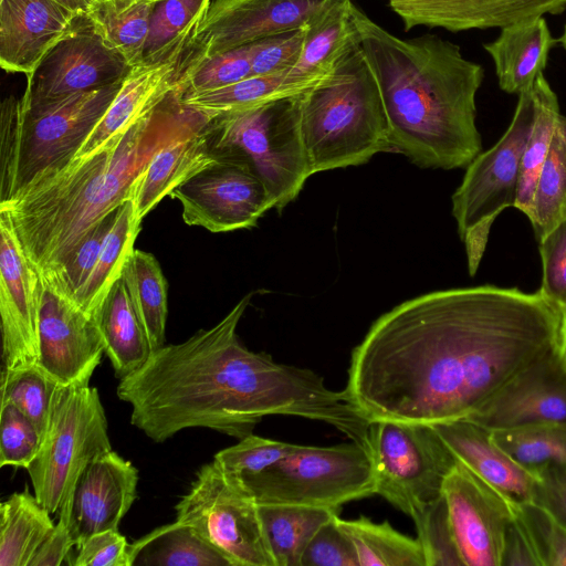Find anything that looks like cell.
<instances>
[{
	"label": "cell",
	"mask_w": 566,
	"mask_h": 566,
	"mask_svg": "<svg viewBox=\"0 0 566 566\" xmlns=\"http://www.w3.org/2000/svg\"><path fill=\"white\" fill-rule=\"evenodd\" d=\"M535 114L521 163L515 208L531 217L537 177L547 157L551 143L562 116L556 93L541 74L532 85Z\"/></svg>",
	"instance_id": "36"
},
{
	"label": "cell",
	"mask_w": 566,
	"mask_h": 566,
	"mask_svg": "<svg viewBox=\"0 0 566 566\" xmlns=\"http://www.w3.org/2000/svg\"><path fill=\"white\" fill-rule=\"evenodd\" d=\"M417 528L426 566H464L461 559L443 494L411 517Z\"/></svg>",
	"instance_id": "41"
},
{
	"label": "cell",
	"mask_w": 566,
	"mask_h": 566,
	"mask_svg": "<svg viewBox=\"0 0 566 566\" xmlns=\"http://www.w3.org/2000/svg\"><path fill=\"white\" fill-rule=\"evenodd\" d=\"M566 219V117L560 116L536 180L531 221L539 241Z\"/></svg>",
	"instance_id": "37"
},
{
	"label": "cell",
	"mask_w": 566,
	"mask_h": 566,
	"mask_svg": "<svg viewBox=\"0 0 566 566\" xmlns=\"http://www.w3.org/2000/svg\"><path fill=\"white\" fill-rule=\"evenodd\" d=\"M175 510L177 521L196 530L233 566H274L255 499L240 476L216 460L199 469Z\"/></svg>",
	"instance_id": "12"
},
{
	"label": "cell",
	"mask_w": 566,
	"mask_h": 566,
	"mask_svg": "<svg viewBox=\"0 0 566 566\" xmlns=\"http://www.w3.org/2000/svg\"><path fill=\"white\" fill-rule=\"evenodd\" d=\"M59 385L36 363L4 368L1 376V401L17 406L43 437Z\"/></svg>",
	"instance_id": "39"
},
{
	"label": "cell",
	"mask_w": 566,
	"mask_h": 566,
	"mask_svg": "<svg viewBox=\"0 0 566 566\" xmlns=\"http://www.w3.org/2000/svg\"><path fill=\"white\" fill-rule=\"evenodd\" d=\"M155 3L153 0H95L85 15L104 42L134 66L143 59Z\"/></svg>",
	"instance_id": "34"
},
{
	"label": "cell",
	"mask_w": 566,
	"mask_h": 566,
	"mask_svg": "<svg viewBox=\"0 0 566 566\" xmlns=\"http://www.w3.org/2000/svg\"><path fill=\"white\" fill-rule=\"evenodd\" d=\"M0 316L4 368L36 363L40 275L28 260L4 210H0Z\"/></svg>",
	"instance_id": "18"
},
{
	"label": "cell",
	"mask_w": 566,
	"mask_h": 566,
	"mask_svg": "<svg viewBox=\"0 0 566 566\" xmlns=\"http://www.w3.org/2000/svg\"><path fill=\"white\" fill-rule=\"evenodd\" d=\"M534 114L531 86L518 94L506 132L489 150L473 158L452 195V214L465 248L470 275L478 272L495 219L503 210L515 208L521 163Z\"/></svg>",
	"instance_id": "9"
},
{
	"label": "cell",
	"mask_w": 566,
	"mask_h": 566,
	"mask_svg": "<svg viewBox=\"0 0 566 566\" xmlns=\"http://www.w3.org/2000/svg\"><path fill=\"white\" fill-rule=\"evenodd\" d=\"M170 197L182 207V219L211 232L248 229L275 200L266 186L245 166L218 158L178 186Z\"/></svg>",
	"instance_id": "13"
},
{
	"label": "cell",
	"mask_w": 566,
	"mask_h": 566,
	"mask_svg": "<svg viewBox=\"0 0 566 566\" xmlns=\"http://www.w3.org/2000/svg\"><path fill=\"white\" fill-rule=\"evenodd\" d=\"M95 318L116 377L122 379L138 370L153 349L122 275L111 286Z\"/></svg>",
	"instance_id": "26"
},
{
	"label": "cell",
	"mask_w": 566,
	"mask_h": 566,
	"mask_svg": "<svg viewBox=\"0 0 566 566\" xmlns=\"http://www.w3.org/2000/svg\"><path fill=\"white\" fill-rule=\"evenodd\" d=\"M405 31L415 27L451 32L504 28L513 23L560 14L566 0H388Z\"/></svg>",
	"instance_id": "22"
},
{
	"label": "cell",
	"mask_w": 566,
	"mask_h": 566,
	"mask_svg": "<svg viewBox=\"0 0 566 566\" xmlns=\"http://www.w3.org/2000/svg\"><path fill=\"white\" fill-rule=\"evenodd\" d=\"M286 83L285 71L276 74L253 75L234 84L199 93H186L185 104L212 116L247 109L268 101L298 94Z\"/></svg>",
	"instance_id": "38"
},
{
	"label": "cell",
	"mask_w": 566,
	"mask_h": 566,
	"mask_svg": "<svg viewBox=\"0 0 566 566\" xmlns=\"http://www.w3.org/2000/svg\"><path fill=\"white\" fill-rule=\"evenodd\" d=\"M210 3L211 0H160L156 2L150 17L142 61L154 57L180 34L197 24Z\"/></svg>",
	"instance_id": "40"
},
{
	"label": "cell",
	"mask_w": 566,
	"mask_h": 566,
	"mask_svg": "<svg viewBox=\"0 0 566 566\" xmlns=\"http://www.w3.org/2000/svg\"><path fill=\"white\" fill-rule=\"evenodd\" d=\"M42 436L36 426L12 402L0 403V467L28 469L36 457Z\"/></svg>",
	"instance_id": "43"
},
{
	"label": "cell",
	"mask_w": 566,
	"mask_h": 566,
	"mask_svg": "<svg viewBox=\"0 0 566 566\" xmlns=\"http://www.w3.org/2000/svg\"><path fill=\"white\" fill-rule=\"evenodd\" d=\"M252 294L211 328L151 352L138 370L119 379L116 394L132 407L130 423L158 443L188 428L240 440L262 418L283 415L325 422L366 446L369 421L345 390H332L313 370L276 363L240 342L237 327Z\"/></svg>",
	"instance_id": "2"
},
{
	"label": "cell",
	"mask_w": 566,
	"mask_h": 566,
	"mask_svg": "<svg viewBox=\"0 0 566 566\" xmlns=\"http://www.w3.org/2000/svg\"><path fill=\"white\" fill-rule=\"evenodd\" d=\"M558 43H560V45L566 50V24L562 33V36L558 39Z\"/></svg>",
	"instance_id": "56"
},
{
	"label": "cell",
	"mask_w": 566,
	"mask_h": 566,
	"mask_svg": "<svg viewBox=\"0 0 566 566\" xmlns=\"http://www.w3.org/2000/svg\"><path fill=\"white\" fill-rule=\"evenodd\" d=\"M350 14L379 85L394 153L423 168L467 167L482 150L475 98L483 66L436 34L405 40L354 3Z\"/></svg>",
	"instance_id": "4"
},
{
	"label": "cell",
	"mask_w": 566,
	"mask_h": 566,
	"mask_svg": "<svg viewBox=\"0 0 566 566\" xmlns=\"http://www.w3.org/2000/svg\"><path fill=\"white\" fill-rule=\"evenodd\" d=\"M256 503L292 504L338 510L375 494L374 474L365 447L301 446L263 471L241 478Z\"/></svg>",
	"instance_id": "10"
},
{
	"label": "cell",
	"mask_w": 566,
	"mask_h": 566,
	"mask_svg": "<svg viewBox=\"0 0 566 566\" xmlns=\"http://www.w3.org/2000/svg\"><path fill=\"white\" fill-rule=\"evenodd\" d=\"M133 69L109 48L85 14L28 77L21 97L33 106L123 81Z\"/></svg>",
	"instance_id": "14"
},
{
	"label": "cell",
	"mask_w": 566,
	"mask_h": 566,
	"mask_svg": "<svg viewBox=\"0 0 566 566\" xmlns=\"http://www.w3.org/2000/svg\"><path fill=\"white\" fill-rule=\"evenodd\" d=\"M301 446L248 434L239 443L219 451L216 460L226 471L240 478L256 474Z\"/></svg>",
	"instance_id": "44"
},
{
	"label": "cell",
	"mask_w": 566,
	"mask_h": 566,
	"mask_svg": "<svg viewBox=\"0 0 566 566\" xmlns=\"http://www.w3.org/2000/svg\"><path fill=\"white\" fill-rule=\"evenodd\" d=\"M340 0H214L195 39L206 56L312 28Z\"/></svg>",
	"instance_id": "16"
},
{
	"label": "cell",
	"mask_w": 566,
	"mask_h": 566,
	"mask_svg": "<svg viewBox=\"0 0 566 566\" xmlns=\"http://www.w3.org/2000/svg\"><path fill=\"white\" fill-rule=\"evenodd\" d=\"M122 277L153 352L163 347L168 305L167 281L159 262L151 253L134 249L124 264Z\"/></svg>",
	"instance_id": "33"
},
{
	"label": "cell",
	"mask_w": 566,
	"mask_h": 566,
	"mask_svg": "<svg viewBox=\"0 0 566 566\" xmlns=\"http://www.w3.org/2000/svg\"><path fill=\"white\" fill-rule=\"evenodd\" d=\"M112 450L98 390L87 384L59 385L40 450L27 469L38 501L59 512L86 467Z\"/></svg>",
	"instance_id": "8"
},
{
	"label": "cell",
	"mask_w": 566,
	"mask_h": 566,
	"mask_svg": "<svg viewBox=\"0 0 566 566\" xmlns=\"http://www.w3.org/2000/svg\"><path fill=\"white\" fill-rule=\"evenodd\" d=\"M442 494L464 566H501L507 530L518 503L457 461Z\"/></svg>",
	"instance_id": "15"
},
{
	"label": "cell",
	"mask_w": 566,
	"mask_h": 566,
	"mask_svg": "<svg viewBox=\"0 0 566 566\" xmlns=\"http://www.w3.org/2000/svg\"><path fill=\"white\" fill-rule=\"evenodd\" d=\"M130 566H233L191 526L175 521L129 544Z\"/></svg>",
	"instance_id": "29"
},
{
	"label": "cell",
	"mask_w": 566,
	"mask_h": 566,
	"mask_svg": "<svg viewBox=\"0 0 566 566\" xmlns=\"http://www.w3.org/2000/svg\"><path fill=\"white\" fill-rule=\"evenodd\" d=\"M301 135L312 175L394 153L379 85L358 40L303 92Z\"/></svg>",
	"instance_id": "5"
},
{
	"label": "cell",
	"mask_w": 566,
	"mask_h": 566,
	"mask_svg": "<svg viewBox=\"0 0 566 566\" xmlns=\"http://www.w3.org/2000/svg\"><path fill=\"white\" fill-rule=\"evenodd\" d=\"M81 14L55 0H0V64L31 75Z\"/></svg>",
	"instance_id": "21"
},
{
	"label": "cell",
	"mask_w": 566,
	"mask_h": 566,
	"mask_svg": "<svg viewBox=\"0 0 566 566\" xmlns=\"http://www.w3.org/2000/svg\"><path fill=\"white\" fill-rule=\"evenodd\" d=\"M562 308L539 290L426 293L379 316L353 349L345 391L369 421L468 419L559 349Z\"/></svg>",
	"instance_id": "1"
},
{
	"label": "cell",
	"mask_w": 566,
	"mask_h": 566,
	"mask_svg": "<svg viewBox=\"0 0 566 566\" xmlns=\"http://www.w3.org/2000/svg\"><path fill=\"white\" fill-rule=\"evenodd\" d=\"M124 80L33 106L14 96L3 98L0 205L34 179L61 169L74 158Z\"/></svg>",
	"instance_id": "6"
},
{
	"label": "cell",
	"mask_w": 566,
	"mask_h": 566,
	"mask_svg": "<svg viewBox=\"0 0 566 566\" xmlns=\"http://www.w3.org/2000/svg\"><path fill=\"white\" fill-rule=\"evenodd\" d=\"M501 566H541L517 513L506 533Z\"/></svg>",
	"instance_id": "52"
},
{
	"label": "cell",
	"mask_w": 566,
	"mask_h": 566,
	"mask_svg": "<svg viewBox=\"0 0 566 566\" xmlns=\"http://www.w3.org/2000/svg\"><path fill=\"white\" fill-rule=\"evenodd\" d=\"M562 308V336L558 349V356L563 365L566 367V306Z\"/></svg>",
	"instance_id": "55"
},
{
	"label": "cell",
	"mask_w": 566,
	"mask_h": 566,
	"mask_svg": "<svg viewBox=\"0 0 566 566\" xmlns=\"http://www.w3.org/2000/svg\"><path fill=\"white\" fill-rule=\"evenodd\" d=\"M70 565L73 566H130L129 544L118 530H107L87 537Z\"/></svg>",
	"instance_id": "50"
},
{
	"label": "cell",
	"mask_w": 566,
	"mask_h": 566,
	"mask_svg": "<svg viewBox=\"0 0 566 566\" xmlns=\"http://www.w3.org/2000/svg\"><path fill=\"white\" fill-rule=\"evenodd\" d=\"M367 451L375 494L410 517L442 496L458 461L433 426L417 422L371 421Z\"/></svg>",
	"instance_id": "11"
},
{
	"label": "cell",
	"mask_w": 566,
	"mask_h": 566,
	"mask_svg": "<svg viewBox=\"0 0 566 566\" xmlns=\"http://www.w3.org/2000/svg\"><path fill=\"white\" fill-rule=\"evenodd\" d=\"M310 29L302 28L251 43L252 76L276 74L291 69L302 53Z\"/></svg>",
	"instance_id": "47"
},
{
	"label": "cell",
	"mask_w": 566,
	"mask_h": 566,
	"mask_svg": "<svg viewBox=\"0 0 566 566\" xmlns=\"http://www.w3.org/2000/svg\"><path fill=\"white\" fill-rule=\"evenodd\" d=\"M274 566H301L302 555L318 528L338 510L292 504L258 503Z\"/></svg>",
	"instance_id": "30"
},
{
	"label": "cell",
	"mask_w": 566,
	"mask_h": 566,
	"mask_svg": "<svg viewBox=\"0 0 566 566\" xmlns=\"http://www.w3.org/2000/svg\"><path fill=\"white\" fill-rule=\"evenodd\" d=\"M337 516L314 534L302 555L301 566H359L355 547L339 527Z\"/></svg>",
	"instance_id": "48"
},
{
	"label": "cell",
	"mask_w": 566,
	"mask_h": 566,
	"mask_svg": "<svg viewBox=\"0 0 566 566\" xmlns=\"http://www.w3.org/2000/svg\"><path fill=\"white\" fill-rule=\"evenodd\" d=\"M142 221L135 216L132 200L118 207L97 262L88 279L75 294L73 303L95 317L113 283L122 275L124 264L135 249Z\"/></svg>",
	"instance_id": "32"
},
{
	"label": "cell",
	"mask_w": 566,
	"mask_h": 566,
	"mask_svg": "<svg viewBox=\"0 0 566 566\" xmlns=\"http://www.w3.org/2000/svg\"><path fill=\"white\" fill-rule=\"evenodd\" d=\"M117 210L118 208L91 229L55 275L50 279L40 277L50 283L62 295L73 301L97 262Z\"/></svg>",
	"instance_id": "42"
},
{
	"label": "cell",
	"mask_w": 566,
	"mask_h": 566,
	"mask_svg": "<svg viewBox=\"0 0 566 566\" xmlns=\"http://www.w3.org/2000/svg\"><path fill=\"white\" fill-rule=\"evenodd\" d=\"M543 279L539 291L559 307L566 306V219L539 241Z\"/></svg>",
	"instance_id": "49"
},
{
	"label": "cell",
	"mask_w": 566,
	"mask_h": 566,
	"mask_svg": "<svg viewBox=\"0 0 566 566\" xmlns=\"http://www.w3.org/2000/svg\"><path fill=\"white\" fill-rule=\"evenodd\" d=\"M467 420L490 430L566 424V367L558 352L518 374Z\"/></svg>",
	"instance_id": "19"
},
{
	"label": "cell",
	"mask_w": 566,
	"mask_h": 566,
	"mask_svg": "<svg viewBox=\"0 0 566 566\" xmlns=\"http://www.w3.org/2000/svg\"><path fill=\"white\" fill-rule=\"evenodd\" d=\"M36 364L60 385L87 384L105 354L96 318L40 277Z\"/></svg>",
	"instance_id": "17"
},
{
	"label": "cell",
	"mask_w": 566,
	"mask_h": 566,
	"mask_svg": "<svg viewBox=\"0 0 566 566\" xmlns=\"http://www.w3.org/2000/svg\"><path fill=\"white\" fill-rule=\"evenodd\" d=\"M517 516L541 566H566V527L533 502L518 503Z\"/></svg>",
	"instance_id": "45"
},
{
	"label": "cell",
	"mask_w": 566,
	"mask_h": 566,
	"mask_svg": "<svg viewBox=\"0 0 566 566\" xmlns=\"http://www.w3.org/2000/svg\"><path fill=\"white\" fill-rule=\"evenodd\" d=\"M532 502L546 510L566 527V480L538 481Z\"/></svg>",
	"instance_id": "53"
},
{
	"label": "cell",
	"mask_w": 566,
	"mask_h": 566,
	"mask_svg": "<svg viewBox=\"0 0 566 566\" xmlns=\"http://www.w3.org/2000/svg\"><path fill=\"white\" fill-rule=\"evenodd\" d=\"M337 523L352 541L359 566H426L419 541L396 531L387 521L337 516Z\"/></svg>",
	"instance_id": "35"
},
{
	"label": "cell",
	"mask_w": 566,
	"mask_h": 566,
	"mask_svg": "<svg viewBox=\"0 0 566 566\" xmlns=\"http://www.w3.org/2000/svg\"><path fill=\"white\" fill-rule=\"evenodd\" d=\"M188 82L90 156L34 179L0 205L41 277L55 275L92 228L132 200L138 178L160 149L216 118L184 103Z\"/></svg>",
	"instance_id": "3"
},
{
	"label": "cell",
	"mask_w": 566,
	"mask_h": 566,
	"mask_svg": "<svg viewBox=\"0 0 566 566\" xmlns=\"http://www.w3.org/2000/svg\"><path fill=\"white\" fill-rule=\"evenodd\" d=\"M303 92L219 115L211 144L217 158L245 166L282 210L312 175L301 135Z\"/></svg>",
	"instance_id": "7"
},
{
	"label": "cell",
	"mask_w": 566,
	"mask_h": 566,
	"mask_svg": "<svg viewBox=\"0 0 566 566\" xmlns=\"http://www.w3.org/2000/svg\"><path fill=\"white\" fill-rule=\"evenodd\" d=\"M491 433L537 481L566 480V424L534 423Z\"/></svg>",
	"instance_id": "28"
},
{
	"label": "cell",
	"mask_w": 566,
	"mask_h": 566,
	"mask_svg": "<svg viewBox=\"0 0 566 566\" xmlns=\"http://www.w3.org/2000/svg\"><path fill=\"white\" fill-rule=\"evenodd\" d=\"M137 484L136 467L113 449L86 467L72 499L71 528L76 547L95 533L118 530L136 500Z\"/></svg>",
	"instance_id": "20"
},
{
	"label": "cell",
	"mask_w": 566,
	"mask_h": 566,
	"mask_svg": "<svg viewBox=\"0 0 566 566\" xmlns=\"http://www.w3.org/2000/svg\"><path fill=\"white\" fill-rule=\"evenodd\" d=\"M60 2L61 4L65 6L67 9L78 13V14H85L91 4L95 0H55Z\"/></svg>",
	"instance_id": "54"
},
{
	"label": "cell",
	"mask_w": 566,
	"mask_h": 566,
	"mask_svg": "<svg viewBox=\"0 0 566 566\" xmlns=\"http://www.w3.org/2000/svg\"><path fill=\"white\" fill-rule=\"evenodd\" d=\"M557 43L544 17H535L502 28L483 48L493 61L500 88L518 95L543 74Z\"/></svg>",
	"instance_id": "24"
},
{
	"label": "cell",
	"mask_w": 566,
	"mask_h": 566,
	"mask_svg": "<svg viewBox=\"0 0 566 566\" xmlns=\"http://www.w3.org/2000/svg\"><path fill=\"white\" fill-rule=\"evenodd\" d=\"M153 1H154V2H158V1H160V0H153Z\"/></svg>",
	"instance_id": "57"
},
{
	"label": "cell",
	"mask_w": 566,
	"mask_h": 566,
	"mask_svg": "<svg viewBox=\"0 0 566 566\" xmlns=\"http://www.w3.org/2000/svg\"><path fill=\"white\" fill-rule=\"evenodd\" d=\"M252 76L250 44L203 57L193 67L186 93L221 88Z\"/></svg>",
	"instance_id": "46"
},
{
	"label": "cell",
	"mask_w": 566,
	"mask_h": 566,
	"mask_svg": "<svg viewBox=\"0 0 566 566\" xmlns=\"http://www.w3.org/2000/svg\"><path fill=\"white\" fill-rule=\"evenodd\" d=\"M352 6V0H340L310 29L297 62L285 71L286 83L297 92L313 87L327 76L357 42Z\"/></svg>",
	"instance_id": "27"
},
{
	"label": "cell",
	"mask_w": 566,
	"mask_h": 566,
	"mask_svg": "<svg viewBox=\"0 0 566 566\" xmlns=\"http://www.w3.org/2000/svg\"><path fill=\"white\" fill-rule=\"evenodd\" d=\"M72 499L73 495L61 505L57 522L38 548L30 566H60L76 546L71 528Z\"/></svg>",
	"instance_id": "51"
},
{
	"label": "cell",
	"mask_w": 566,
	"mask_h": 566,
	"mask_svg": "<svg viewBox=\"0 0 566 566\" xmlns=\"http://www.w3.org/2000/svg\"><path fill=\"white\" fill-rule=\"evenodd\" d=\"M213 120L201 132L164 147L150 160L132 198L139 221L178 186L217 161L211 144Z\"/></svg>",
	"instance_id": "25"
},
{
	"label": "cell",
	"mask_w": 566,
	"mask_h": 566,
	"mask_svg": "<svg viewBox=\"0 0 566 566\" xmlns=\"http://www.w3.org/2000/svg\"><path fill=\"white\" fill-rule=\"evenodd\" d=\"M27 488L0 504V566H30L55 523Z\"/></svg>",
	"instance_id": "31"
},
{
	"label": "cell",
	"mask_w": 566,
	"mask_h": 566,
	"mask_svg": "<svg viewBox=\"0 0 566 566\" xmlns=\"http://www.w3.org/2000/svg\"><path fill=\"white\" fill-rule=\"evenodd\" d=\"M433 427L476 475L517 503L532 502L538 481L494 441L490 429L467 419Z\"/></svg>",
	"instance_id": "23"
}]
</instances>
